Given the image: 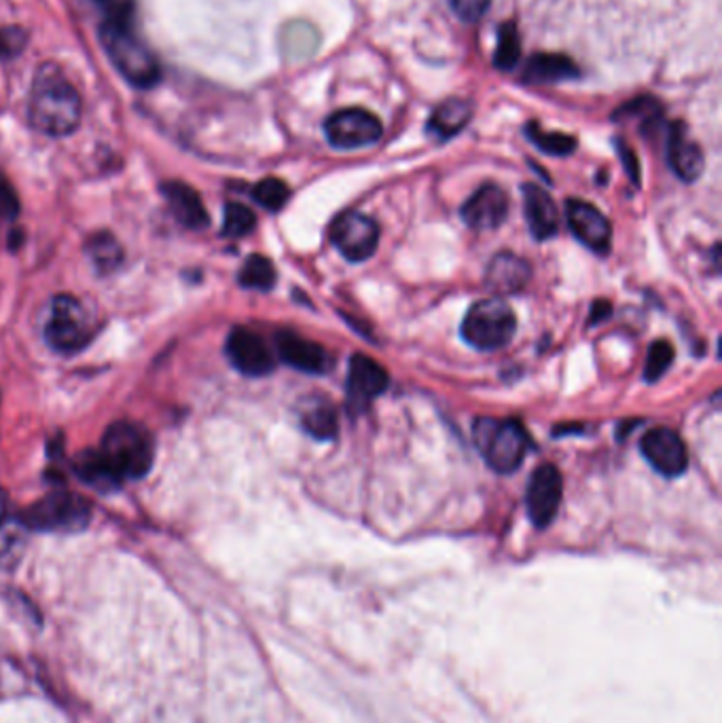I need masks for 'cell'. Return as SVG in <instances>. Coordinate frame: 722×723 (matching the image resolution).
Segmentation results:
<instances>
[{"label": "cell", "mask_w": 722, "mask_h": 723, "mask_svg": "<svg viewBox=\"0 0 722 723\" xmlns=\"http://www.w3.org/2000/svg\"><path fill=\"white\" fill-rule=\"evenodd\" d=\"M102 4L100 43L121 77L140 89H149L162 79V66L153 52L134 32L132 11L125 2L98 0Z\"/></svg>", "instance_id": "cell-1"}, {"label": "cell", "mask_w": 722, "mask_h": 723, "mask_svg": "<svg viewBox=\"0 0 722 723\" xmlns=\"http://www.w3.org/2000/svg\"><path fill=\"white\" fill-rule=\"evenodd\" d=\"M84 114V102L73 83L64 77L56 64H45L34 75L30 91V125L41 134H73Z\"/></svg>", "instance_id": "cell-2"}, {"label": "cell", "mask_w": 722, "mask_h": 723, "mask_svg": "<svg viewBox=\"0 0 722 723\" xmlns=\"http://www.w3.org/2000/svg\"><path fill=\"white\" fill-rule=\"evenodd\" d=\"M98 451L121 482L144 479L155 461L153 436L136 421H117L109 426Z\"/></svg>", "instance_id": "cell-3"}, {"label": "cell", "mask_w": 722, "mask_h": 723, "mask_svg": "<svg viewBox=\"0 0 722 723\" xmlns=\"http://www.w3.org/2000/svg\"><path fill=\"white\" fill-rule=\"evenodd\" d=\"M472 438L488 465L501 474L515 472L532 449L528 431L515 419L481 417L472 426Z\"/></svg>", "instance_id": "cell-4"}, {"label": "cell", "mask_w": 722, "mask_h": 723, "mask_svg": "<svg viewBox=\"0 0 722 723\" xmlns=\"http://www.w3.org/2000/svg\"><path fill=\"white\" fill-rule=\"evenodd\" d=\"M24 527L43 534H79L91 521L89 502L68 491H54L20 514Z\"/></svg>", "instance_id": "cell-5"}, {"label": "cell", "mask_w": 722, "mask_h": 723, "mask_svg": "<svg viewBox=\"0 0 722 723\" xmlns=\"http://www.w3.org/2000/svg\"><path fill=\"white\" fill-rule=\"evenodd\" d=\"M517 330V318L501 296L477 300L462 321V337L474 349L496 351L506 348Z\"/></svg>", "instance_id": "cell-6"}, {"label": "cell", "mask_w": 722, "mask_h": 723, "mask_svg": "<svg viewBox=\"0 0 722 723\" xmlns=\"http://www.w3.org/2000/svg\"><path fill=\"white\" fill-rule=\"evenodd\" d=\"M45 341L59 353H77L91 341V324L84 305L75 296L59 295L52 300Z\"/></svg>", "instance_id": "cell-7"}, {"label": "cell", "mask_w": 722, "mask_h": 723, "mask_svg": "<svg viewBox=\"0 0 722 723\" xmlns=\"http://www.w3.org/2000/svg\"><path fill=\"white\" fill-rule=\"evenodd\" d=\"M331 241L346 261L362 263L371 259L378 250L380 227L371 216L348 210L335 216L331 222Z\"/></svg>", "instance_id": "cell-8"}, {"label": "cell", "mask_w": 722, "mask_h": 723, "mask_svg": "<svg viewBox=\"0 0 722 723\" xmlns=\"http://www.w3.org/2000/svg\"><path fill=\"white\" fill-rule=\"evenodd\" d=\"M325 134L335 149L354 151L375 144L384 134V125L364 108H343L327 119Z\"/></svg>", "instance_id": "cell-9"}, {"label": "cell", "mask_w": 722, "mask_h": 723, "mask_svg": "<svg viewBox=\"0 0 722 723\" xmlns=\"http://www.w3.org/2000/svg\"><path fill=\"white\" fill-rule=\"evenodd\" d=\"M644 459L666 479L682 476L689 468V451L678 431L669 428L648 429L639 440Z\"/></svg>", "instance_id": "cell-10"}, {"label": "cell", "mask_w": 722, "mask_h": 723, "mask_svg": "<svg viewBox=\"0 0 722 723\" xmlns=\"http://www.w3.org/2000/svg\"><path fill=\"white\" fill-rule=\"evenodd\" d=\"M561 495H564L561 472L554 463L538 465L529 476L528 491H526L529 521L538 529H545L556 521Z\"/></svg>", "instance_id": "cell-11"}, {"label": "cell", "mask_w": 722, "mask_h": 723, "mask_svg": "<svg viewBox=\"0 0 722 723\" xmlns=\"http://www.w3.org/2000/svg\"><path fill=\"white\" fill-rule=\"evenodd\" d=\"M227 358L247 376H267L276 371V358L265 341L249 328H233L227 337Z\"/></svg>", "instance_id": "cell-12"}, {"label": "cell", "mask_w": 722, "mask_h": 723, "mask_svg": "<svg viewBox=\"0 0 722 723\" xmlns=\"http://www.w3.org/2000/svg\"><path fill=\"white\" fill-rule=\"evenodd\" d=\"M389 371L382 364H378L373 358H369L364 353H357L350 360L348 385H346L350 413H354V415L364 413L371 402L389 390Z\"/></svg>", "instance_id": "cell-13"}, {"label": "cell", "mask_w": 722, "mask_h": 723, "mask_svg": "<svg viewBox=\"0 0 722 723\" xmlns=\"http://www.w3.org/2000/svg\"><path fill=\"white\" fill-rule=\"evenodd\" d=\"M566 218L570 224V231L575 238L593 250L595 254H609L611 250L612 227L611 220L602 215L595 206L581 201V199H568L566 201Z\"/></svg>", "instance_id": "cell-14"}, {"label": "cell", "mask_w": 722, "mask_h": 723, "mask_svg": "<svg viewBox=\"0 0 722 723\" xmlns=\"http://www.w3.org/2000/svg\"><path fill=\"white\" fill-rule=\"evenodd\" d=\"M276 349L284 364L307 375H325L333 366V358L327 349L291 330H282L276 335Z\"/></svg>", "instance_id": "cell-15"}, {"label": "cell", "mask_w": 722, "mask_h": 723, "mask_svg": "<svg viewBox=\"0 0 722 723\" xmlns=\"http://www.w3.org/2000/svg\"><path fill=\"white\" fill-rule=\"evenodd\" d=\"M508 216V197L499 185H483L462 206V220L474 231H494Z\"/></svg>", "instance_id": "cell-16"}, {"label": "cell", "mask_w": 722, "mask_h": 723, "mask_svg": "<svg viewBox=\"0 0 722 723\" xmlns=\"http://www.w3.org/2000/svg\"><path fill=\"white\" fill-rule=\"evenodd\" d=\"M532 280L528 261L513 252H501L485 269V286L492 295H519Z\"/></svg>", "instance_id": "cell-17"}, {"label": "cell", "mask_w": 722, "mask_h": 723, "mask_svg": "<svg viewBox=\"0 0 722 723\" xmlns=\"http://www.w3.org/2000/svg\"><path fill=\"white\" fill-rule=\"evenodd\" d=\"M667 161H669V167L674 169V174L685 183H693L703 172V165H705L703 153L687 135L682 123H674L669 128Z\"/></svg>", "instance_id": "cell-18"}, {"label": "cell", "mask_w": 722, "mask_h": 723, "mask_svg": "<svg viewBox=\"0 0 722 723\" xmlns=\"http://www.w3.org/2000/svg\"><path fill=\"white\" fill-rule=\"evenodd\" d=\"M524 212L529 231L538 241L551 240L559 229V216L551 195L538 185H524Z\"/></svg>", "instance_id": "cell-19"}, {"label": "cell", "mask_w": 722, "mask_h": 723, "mask_svg": "<svg viewBox=\"0 0 722 723\" xmlns=\"http://www.w3.org/2000/svg\"><path fill=\"white\" fill-rule=\"evenodd\" d=\"M162 193L166 197L172 215L183 227L195 229V231L208 227L210 218H208L206 206H204L199 193L194 187L172 180V183H166L162 187Z\"/></svg>", "instance_id": "cell-20"}, {"label": "cell", "mask_w": 722, "mask_h": 723, "mask_svg": "<svg viewBox=\"0 0 722 723\" xmlns=\"http://www.w3.org/2000/svg\"><path fill=\"white\" fill-rule=\"evenodd\" d=\"M579 66L559 54H538L532 55L524 68V80L526 83H534V85H551V83H559V80L577 79Z\"/></svg>", "instance_id": "cell-21"}, {"label": "cell", "mask_w": 722, "mask_h": 723, "mask_svg": "<svg viewBox=\"0 0 722 723\" xmlns=\"http://www.w3.org/2000/svg\"><path fill=\"white\" fill-rule=\"evenodd\" d=\"M472 119V105L469 100L462 98H449L444 105L433 110L428 119V132L439 138V140H449L453 135L460 134L469 121Z\"/></svg>", "instance_id": "cell-22"}, {"label": "cell", "mask_w": 722, "mask_h": 723, "mask_svg": "<svg viewBox=\"0 0 722 723\" xmlns=\"http://www.w3.org/2000/svg\"><path fill=\"white\" fill-rule=\"evenodd\" d=\"M75 474L89 486L98 491H114L121 486V481L114 476L111 465L100 456V451L87 449L73 459Z\"/></svg>", "instance_id": "cell-23"}, {"label": "cell", "mask_w": 722, "mask_h": 723, "mask_svg": "<svg viewBox=\"0 0 722 723\" xmlns=\"http://www.w3.org/2000/svg\"><path fill=\"white\" fill-rule=\"evenodd\" d=\"M302 426L316 440H333L339 428L333 404L325 398H311L302 410Z\"/></svg>", "instance_id": "cell-24"}, {"label": "cell", "mask_w": 722, "mask_h": 723, "mask_svg": "<svg viewBox=\"0 0 722 723\" xmlns=\"http://www.w3.org/2000/svg\"><path fill=\"white\" fill-rule=\"evenodd\" d=\"M85 252L100 275H111L123 263V248L111 233H96L87 240Z\"/></svg>", "instance_id": "cell-25"}, {"label": "cell", "mask_w": 722, "mask_h": 723, "mask_svg": "<svg viewBox=\"0 0 722 723\" xmlns=\"http://www.w3.org/2000/svg\"><path fill=\"white\" fill-rule=\"evenodd\" d=\"M318 30L307 22H293L282 32V47L288 59H307L318 52Z\"/></svg>", "instance_id": "cell-26"}, {"label": "cell", "mask_w": 722, "mask_h": 723, "mask_svg": "<svg viewBox=\"0 0 722 723\" xmlns=\"http://www.w3.org/2000/svg\"><path fill=\"white\" fill-rule=\"evenodd\" d=\"M238 280L249 291L270 293L276 286V267L267 256L251 254L240 269Z\"/></svg>", "instance_id": "cell-27"}, {"label": "cell", "mask_w": 722, "mask_h": 723, "mask_svg": "<svg viewBox=\"0 0 722 723\" xmlns=\"http://www.w3.org/2000/svg\"><path fill=\"white\" fill-rule=\"evenodd\" d=\"M526 135L534 146H538L543 153L554 157H566L577 149V138L559 132H545L538 123H528Z\"/></svg>", "instance_id": "cell-28"}, {"label": "cell", "mask_w": 722, "mask_h": 723, "mask_svg": "<svg viewBox=\"0 0 722 723\" xmlns=\"http://www.w3.org/2000/svg\"><path fill=\"white\" fill-rule=\"evenodd\" d=\"M522 55V41L519 32L513 22H506L499 28V43H496V54H494V64L501 70H513L519 62Z\"/></svg>", "instance_id": "cell-29"}, {"label": "cell", "mask_w": 722, "mask_h": 723, "mask_svg": "<svg viewBox=\"0 0 722 723\" xmlns=\"http://www.w3.org/2000/svg\"><path fill=\"white\" fill-rule=\"evenodd\" d=\"M256 227V216L251 208L242 204H227L225 206V218H222V235L231 240L247 238Z\"/></svg>", "instance_id": "cell-30"}, {"label": "cell", "mask_w": 722, "mask_h": 723, "mask_svg": "<svg viewBox=\"0 0 722 723\" xmlns=\"http://www.w3.org/2000/svg\"><path fill=\"white\" fill-rule=\"evenodd\" d=\"M252 197L261 208L270 212H278L291 199V188L280 178H265L252 188Z\"/></svg>", "instance_id": "cell-31"}, {"label": "cell", "mask_w": 722, "mask_h": 723, "mask_svg": "<svg viewBox=\"0 0 722 723\" xmlns=\"http://www.w3.org/2000/svg\"><path fill=\"white\" fill-rule=\"evenodd\" d=\"M671 362H674V348L667 341H655L648 349V355H646L644 379L648 383L659 381L661 376L666 375Z\"/></svg>", "instance_id": "cell-32"}, {"label": "cell", "mask_w": 722, "mask_h": 723, "mask_svg": "<svg viewBox=\"0 0 722 723\" xmlns=\"http://www.w3.org/2000/svg\"><path fill=\"white\" fill-rule=\"evenodd\" d=\"M29 43L26 30L20 26L0 28V59H13L24 52Z\"/></svg>", "instance_id": "cell-33"}, {"label": "cell", "mask_w": 722, "mask_h": 723, "mask_svg": "<svg viewBox=\"0 0 722 723\" xmlns=\"http://www.w3.org/2000/svg\"><path fill=\"white\" fill-rule=\"evenodd\" d=\"M20 216V197L4 174H0V222L15 220Z\"/></svg>", "instance_id": "cell-34"}, {"label": "cell", "mask_w": 722, "mask_h": 723, "mask_svg": "<svg viewBox=\"0 0 722 723\" xmlns=\"http://www.w3.org/2000/svg\"><path fill=\"white\" fill-rule=\"evenodd\" d=\"M492 0H449V7L462 22H479L490 9Z\"/></svg>", "instance_id": "cell-35"}, {"label": "cell", "mask_w": 722, "mask_h": 723, "mask_svg": "<svg viewBox=\"0 0 722 723\" xmlns=\"http://www.w3.org/2000/svg\"><path fill=\"white\" fill-rule=\"evenodd\" d=\"M616 151H619V157L623 161L630 178L634 183H639V163L636 160V155H634V151L625 144V140H616Z\"/></svg>", "instance_id": "cell-36"}, {"label": "cell", "mask_w": 722, "mask_h": 723, "mask_svg": "<svg viewBox=\"0 0 722 723\" xmlns=\"http://www.w3.org/2000/svg\"><path fill=\"white\" fill-rule=\"evenodd\" d=\"M612 314V305L609 300H595L591 307V318H589V326H595L600 321L609 320Z\"/></svg>", "instance_id": "cell-37"}, {"label": "cell", "mask_w": 722, "mask_h": 723, "mask_svg": "<svg viewBox=\"0 0 722 723\" xmlns=\"http://www.w3.org/2000/svg\"><path fill=\"white\" fill-rule=\"evenodd\" d=\"M9 518V495L4 489H0V527L7 523Z\"/></svg>", "instance_id": "cell-38"}, {"label": "cell", "mask_w": 722, "mask_h": 723, "mask_svg": "<svg viewBox=\"0 0 722 723\" xmlns=\"http://www.w3.org/2000/svg\"><path fill=\"white\" fill-rule=\"evenodd\" d=\"M22 241H24V233H22V229H13V231H11V235H9V243H11V248L15 250L18 245H22Z\"/></svg>", "instance_id": "cell-39"}]
</instances>
